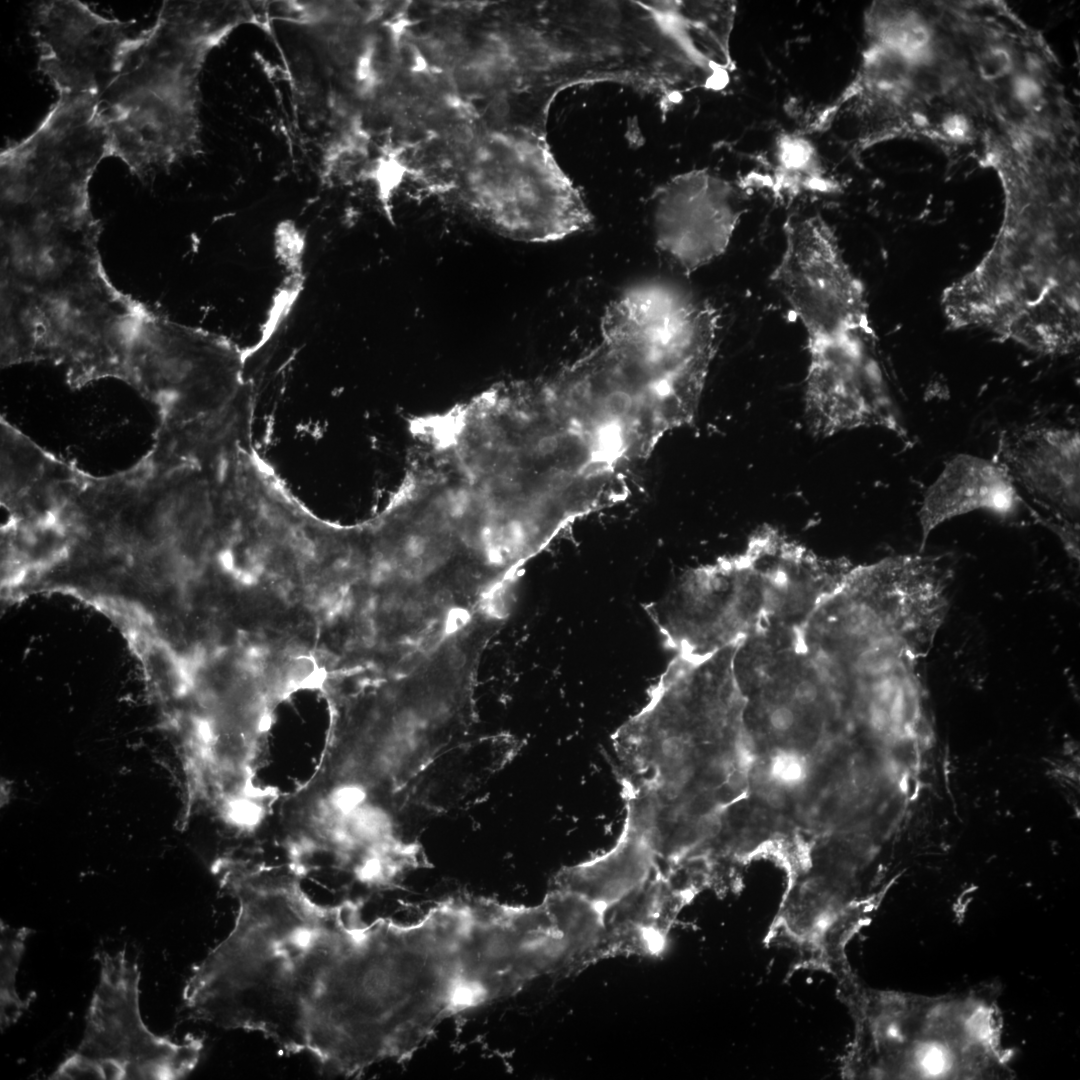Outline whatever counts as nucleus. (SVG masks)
I'll use <instances>...</instances> for the list:
<instances>
[{"label": "nucleus", "instance_id": "f257e3e1", "mask_svg": "<svg viewBox=\"0 0 1080 1080\" xmlns=\"http://www.w3.org/2000/svg\"><path fill=\"white\" fill-rule=\"evenodd\" d=\"M382 624L419 651L511 591L514 573L489 507L458 483L410 479L382 516Z\"/></svg>", "mask_w": 1080, "mask_h": 1080}, {"label": "nucleus", "instance_id": "f03ea898", "mask_svg": "<svg viewBox=\"0 0 1080 1080\" xmlns=\"http://www.w3.org/2000/svg\"><path fill=\"white\" fill-rule=\"evenodd\" d=\"M492 638L486 623L470 620L375 678L328 689L329 729L341 757L376 790L403 793L470 735L479 666Z\"/></svg>", "mask_w": 1080, "mask_h": 1080}, {"label": "nucleus", "instance_id": "7ed1b4c3", "mask_svg": "<svg viewBox=\"0 0 1080 1080\" xmlns=\"http://www.w3.org/2000/svg\"><path fill=\"white\" fill-rule=\"evenodd\" d=\"M783 231V251L770 279L806 334V422L827 433L867 425L882 412L890 391L863 288L823 217H790Z\"/></svg>", "mask_w": 1080, "mask_h": 1080}, {"label": "nucleus", "instance_id": "20e7f679", "mask_svg": "<svg viewBox=\"0 0 1080 1080\" xmlns=\"http://www.w3.org/2000/svg\"><path fill=\"white\" fill-rule=\"evenodd\" d=\"M39 70L57 100L37 128L0 154L1 187L67 198L87 195L111 138L102 100L128 52L113 28L83 17L50 19L34 31Z\"/></svg>", "mask_w": 1080, "mask_h": 1080}, {"label": "nucleus", "instance_id": "39448f33", "mask_svg": "<svg viewBox=\"0 0 1080 1080\" xmlns=\"http://www.w3.org/2000/svg\"><path fill=\"white\" fill-rule=\"evenodd\" d=\"M229 26L225 5L164 1L143 31L102 100L112 156L131 173L145 177L196 151L197 75Z\"/></svg>", "mask_w": 1080, "mask_h": 1080}, {"label": "nucleus", "instance_id": "423d86ee", "mask_svg": "<svg viewBox=\"0 0 1080 1080\" xmlns=\"http://www.w3.org/2000/svg\"><path fill=\"white\" fill-rule=\"evenodd\" d=\"M100 976L78 1047L50 1075L53 1080H175L199 1063L203 1040L183 1042L153 1033L139 1006L141 972L126 950L99 951Z\"/></svg>", "mask_w": 1080, "mask_h": 1080}, {"label": "nucleus", "instance_id": "0eeeda50", "mask_svg": "<svg viewBox=\"0 0 1080 1080\" xmlns=\"http://www.w3.org/2000/svg\"><path fill=\"white\" fill-rule=\"evenodd\" d=\"M458 190L474 213L518 241H555L593 223L579 191L547 148L524 135L497 138L496 157L473 160Z\"/></svg>", "mask_w": 1080, "mask_h": 1080}, {"label": "nucleus", "instance_id": "6e6552de", "mask_svg": "<svg viewBox=\"0 0 1080 1080\" xmlns=\"http://www.w3.org/2000/svg\"><path fill=\"white\" fill-rule=\"evenodd\" d=\"M748 190L707 170L675 176L655 196L657 247L690 273L722 255L745 212Z\"/></svg>", "mask_w": 1080, "mask_h": 1080}, {"label": "nucleus", "instance_id": "1a4fd4ad", "mask_svg": "<svg viewBox=\"0 0 1080 1080\" xmlns=\"http://www.w3.org/2000/svg\"><path fill=\"white\" fill-rule=\"evenodd\" d=\"M1055 521L1079 525L1080 436L1075 428L1029 424L1006 432L997 461Z\"/></svg>", "mask_w": 1080, "mask_h": 1080}, {"label": "nucleus", "instance_id": "9d476101", "mask_svg": "<svg viewBox=\"0 0 1080 1080\" xmlns=\"http://www.w3.org/2000/svg\"><path fill=\"white\" fill-rule=\"evenodd\" d=\"M1020 500L1009 475L996 461L969 454L953 457L925 492L919 511L921 550L944 521L977 509L1010 514Z\"/></svg>", "mask_w": 1080, "mask_h": 1080}, {"label": "nucleus", "instance_id": "9b49d317", "mask_svg": "<svg viewBox=\"0 0 1080 1080\" xmlns=\"http://www.w3.org/2000/svg\"><path fill=\"white\" fill-rule=\"evenodd\" d=\"M686 901L654 872L649 879L604 911L598 961L618 955L655 956Z\"/></svg>", "mask_w": 1080, "mask_h": 1080}, {"label": "nucleus", "instance_id": "f8f14e48", "mask_svg": "<svg viewBox=\"0 0 1080 1080\" xmlns=\"http://www.w3.org/2000/svg\"><path fill=\"white\" fill-rule=\"evenodd\" d=\"M656 866L643 836L624 822L612 848L560 869L551 886L577 893L605 911L646 882Z\"/></svg>", "mask_w": 1080, "mask_h": 1080}, {"label": "nucleus", "instance_id": "ddd939ff", "mask_svg": "<svg viewBox=\"0 0 1080 1080\" xmlns=\"http://www.w3.org/2000/svg\"><path fill=\"white\" fill-rule=\"evenodd\" d=\"M455 746L435 759L406 789L398 805L401 817L405 809L413 806L435 812L448 808L500 770L519 749L518 742L509 736L484 737L469 763L460 764Z\"/></svg>", "mask_w": 1080, "mask_h": 1080}, {"label": "nucleus", "instance_id": "4468645a", "mask_svg": "<svg viewBox=\"0 0 1080 1080\" xmlns=\"http://www.w3.org/2000/svg\"><path fill=\"white\" fill-rule=\"evenodd\" d=\"M776 156L770 174L756 180L774 197L790 199L805 193L832 194L840 189L821 165L814 147L804 138L790 134L780 137Z\"/></svg>", "mask_w": 1080, "mask_h": 1080}, {"label": "nucleus", "instance_id": "2eb2a0df", "mask_svg": "<svg viewBox=\"0 0 1080 1080\" xmlns=\"http://www.w3.org/2000/svg\"><path fill=\"white\" fill-rule=\"evenodd\" d=\"M27 927L13 928L0 923V1025L1 1031L16 1023L30 1005L16 991V975L31 934Z\"/></svg>", "mask_w": 1080, "mask_h": 1080}, {"label": "nucleus", "instance_id": "dca6fc26", "mask_svg": "<svg viewBox=\"0 0 1080 1080\" xmlns=\"http://www.w3.org/2000/svg\"><path fill=\"white\" fill-rule=\"evenodd\" d=\"M805 773L803 759L794 753L784 751L770 762L769 775L778 786L793 787L803 780Z\"/></svg>", "mask_w": 1080, "mask_h": 1080}, {"label": "nucleus", "instance_id": "f3484780", "mask_svg": "<svg viewBox=\"0 0 1080 1080\" xmlns=\"http://www.w3.org/2000/svg\"><path fill=\"white\" fill-rule=\"evenodd\" d=\"M450 424H451V425H453V424H465V425H467V424H473V425H479V426L489 427V428H491V429H492L493 431H495V430H494V429H493L492 427H490V426H487V425H480V424H476V423H450ZM495 432H496V431H495ZM496 435H497V433H496ZM497 437H498V435H497ZM498 438H499V437H498ZM499 440H500V439H499ZM500 442H501V441H500ZM501 444H502V443H501ZM502 446H503V445H502ZM503 449H504V447H503ZM504 450H505V449H504ZM505 451H506V450H505ZM506 453H507V452H506ZM507 455H508V454H507ZM508 457H509V456H508ZM509 459H510V458H509ZM510 461H511V460H510ZM511 464H512V462H511ZM512 466H513V465H512ZM513 469H514V468H513ZM514 471H515V470H514ZM515 474H516V472H515ZM516 476H517V475H516ZM517 478H518V477H517ZM518 480H519V479H518ZM519 482H520V481H519ZM520 484H521V483H520ZM521 487H522V485H521ZM522 490H523V489H522ZM523 492H524V491H523ZM524 494H525V493H524ZM526 497H527V496H526Z\"/></svg>", "mask_w": 1080, "mask_h": 1080}]
</instances>
